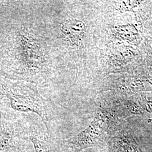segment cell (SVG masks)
Wrapping results in <instances>:
<instances>
[{
  "label": "cell",
  "mask_w": 152,
  "mask_h": 152,
  "mask_svg": "<svg viewBox=\"0 0 152 152\" xmlns=\"http://www.w3.org/2000/svg\"><path fill=\"white\" fill-rule=\"evenodd\" d=\"M119 118L132 115L152 114V92L118 94L112 92L109 98L102 104Z\"/></svg>",
  "instance_id": "obj_3"
},
{
  "label": "cell",
  "mask_w": 152,
  "mask_h": 152,
  "mask_svg": "<svg viewBox=\"0 0 152 152\" xmlns=\"http://www.w3.org/2000/svg\"><path fill=\"white\" fill-rule=\"evenodd\" d=\"M12 107L20 112H32L41 118L50 135V112L46 101L38 92L37 85L31 82L16 83L7 93Z\"/></svg>",
  "instance_id": "obj_2"
},
{
  "label": "cell",
  "mask_w": 152,
  "mask_h": 152,
  "mask_svg": "<svg viewBox=\"0 0 152 152\" xmlns=\"http://www.w3.org/2000/svg\"><path fill=\"white\" fill-rule=\"evenodd\" d=\"M115 118L108 109L101 106L85 129L64 141L65 152H80L88 148L106 147L109 129Z\"/></svg>",
  "instance_id": "obj_1"
},
{
  "label": "cell",
  "mask_w": 152,
  "mask_h": 152,
  "mask_svg": "<svg viewBox=\"0 0 152 152\" xmlns=\"http://www.w3.org/2000/svg\"><path fill=\"white\" fill-rule=\"evenodd\" d=\"M108 152V151H107H107H103V152Z\"/></svg>",
  "instance_id": "obj_9"
},
{
  "label": "cell",
  "mask_w": 152,
  "mask_h": 152,
  "mask_svg": "<svg viewBox=\"0 0 152 152\" xmlns=\"http://www.w3.org/2000/svg\"><path fill=\"white\" fill-rule=\"evenodd\" d=\"M20 141V134L16 126L4 118L0 112V152H16Z\"/></svg>",
  "instance_id": "obj_5"
},
{
  "label": "cell",
  "mask_w": 152,
  "mask_h": 152,
  "mask_svg": "<svg viewBox=\"0 0 152 152\" xmlns=\"http://www.w3.org/2000/svg\"><path fill=\"white\" fill-rule=\"evenodd\" d=\"M142 27V47L146 57L152 58V1H142L136 9Z\"/></svg>",
  "instance_id": "obj_4"
},
{
  "label": "cell",
  "mask_w": 152,
  "mask_h": 152,
  "mask_svg": "<svg viewBox=\"0 0 152 152\" xmlns=\"http://www.w3.org/2000/svg\"><path fill=\"white\" fill-rule=\"evenodd\" d=\"M28 138L32 142L35 152H53V148L48 134L37 130H32L28 134Z\"/></svg>",
  "instance_id": "obj_7"
},
{
  "label": "cell",
  "mask_w": 152,
  "mask_h": 152,
  "mask_svg": "<svg viewBox=\"0 0 152 152\" xmlns=\"http://www.w3.org/2000/svg\"><path fill=\"white\" fill-rule=\"evenodd\" d=\"M87 27L82 20L69 19L63 24L61 32L65 38L77 46L81 43L86 35Z\"/></svg>",
  "instance_id": "obj_6"
},
{
  "label": "cell",
  "mask_w": 152,
  "mask_h": 152,
  "mask_svg": "<svg viewBox=\"0 0 152 152\" xmlns=\"http://www.w3.org/2000/svg\"><path fill=\"white\" fill-rule=\"evenodd\" d=\"M151 130H150L149 132H150V133H151V137H152V127L151 126Z\"/></svg>",
  "instance_id": "obj_8"
}]
</instances>
